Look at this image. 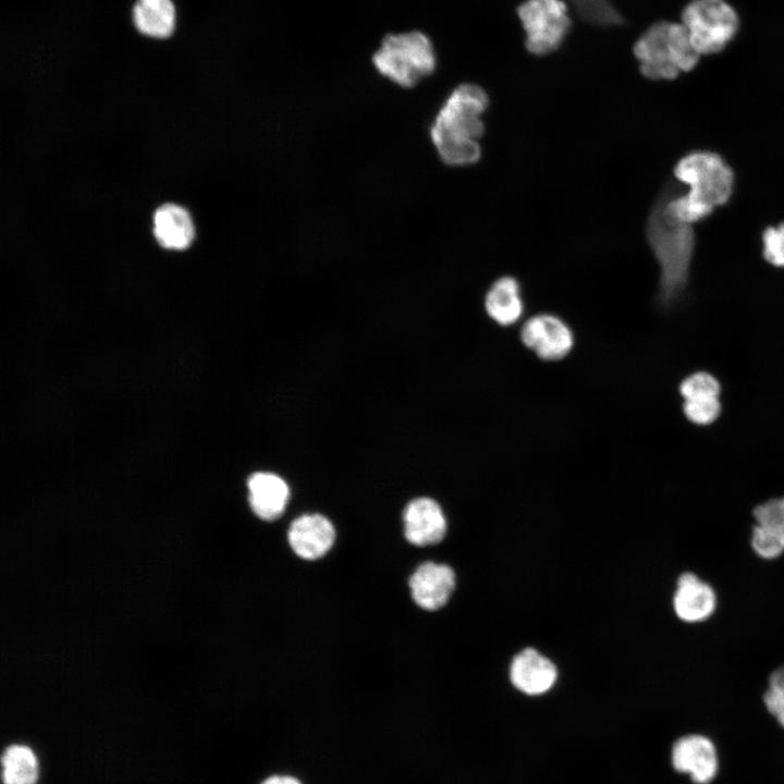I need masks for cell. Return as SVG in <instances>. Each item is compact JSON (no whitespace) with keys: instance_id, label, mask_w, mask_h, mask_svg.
Returning <instances> with one entry per match:
<instances>
[{"instance_id":"ffe728a7","label":"cell","mask_w":784,"mask_h":784,"mask_svg":"<svg viewBox=\"0 0 784 784\" xmlns=\"http://www.w3.org/2000/svg\"><path fill=\"white\" fill-rule=\"evenodd\" d=\"M38 763L33 750L23 745H12L2 755L3 784H35Z\"/></svg>"},{"instance_id":"ac0fdd59","label":"cell","mask_w":784,"mask_h":784,"mask_svg":"<svg viewBox=\"0 0 784 784\" xmlns=\"http://www.w3.org/2000/svg\"><path fill=\"white\" fill-rule=\"evenodd\" d=\"M483 307L491 320L502 327H509L520 320L525 304L522 286L514 277L498 278L488 289Z\"/></svg>"},{"instance_id":"603a6c76","label":"cell","mask_w":784,"mask_h":784,"mask_svg":"<svg viewBox=\"0 0 784 784\" xmlns=\"http://www.w3.org/2000/svg\"><path fill=\"white\" fill-rule=\"evenodd\" d=\"M721 408L719 396L685 400L683 404L686 418L699 426L710 425L716 420L721 414Z\"/></svg>"},{"instance_id":"5bb4252c","label":"cell","mask_w":784,"mask_h":784,"mask_svg":"<svg viewBox=\"0 0 784 784\" xmlns=\"http://www.w3.org/2000/svg\"><path fill=\"white\" fill-rule=\"evenodd\" d=\"M558 671L548 658L532 648L520 651L510 669L512 684L527 695L547 693L555 683Z\"/></svg>"},{"instance_id":"d6986e66","label":"cell","mask_w":784,"mask_h":784,"mask_svg":"<svg viewBox=\"0 0 784 784\" xmlns=\"http://www.w3.org/2000/svg\"><path fill=\"white\" fill-rule=\"evenodd\" d=\"M175 19L172 0H136L132 7L135 29L149 38H170L175 29Z\"/></svg>"},{"instance_id":"d4e9b609","label":"cell","mask_w":784,"mask_h":784,"mask_svg":"<svg viewBox=\"0 0 784 784\" xmlns=\"http://www.w3.org/2000/svg\"><path fill=\"white\" fill-rule=\"evenodd\" d=\"M762 246L765 261L774 267L784 268V222L763 231Z\"/></svg>"},{"instance_id":"2e32d148","label":"cell","mask_w":784,"mask_h":784,"mask_svg":"<svg viewBox=\"0 0 784 784\" xmlns=\"http://www.w3.org/2000/svg\"><path fill=\"white\" fill-rule=\"evenodd\" d=\"M152 233L158 244L171 250H184L195 237L189 212L182 206L167 203L159 206L152 217Z\"/></svg>"},{"instance_id":"5b68a950","label":"cell","mask_w":784,"mask_h":784,"mask_svg":"<svg viewBox=\"0 0 784 784\" xmlns=\"http://www.w3.org/2000/svg\"><path fill=\"white\" fill-rule=\"evenodd\" d=\"M371 62L384 78L403 88H412L433 74L438 58L431 38L418 29L384 36Z\"/></svg>"},{"instance_id":"4fadbf2b","label":"cell","mask_w":784,"mask_h":784,"mask_svg":"<svg viewBox=\"0 0 784 784\" xmlns=\"http://www.w3.org/2000/svg\"><path fill=\"white\" fill-rule=\"evenodd\" d=\"M756 526L751 544L758 555L774 559L784 552V498L771 499L754 509Z\"/></svg>"},{"instance_id":"30bf717a","label":"cell","mask_w":784,"mask_h":784,"mask_svg":"<svg viewBox=\"0 0 784 784\" xmlns=\"http://www.w3.org/2000/svg\"><path fill=\"white\" fill-rule=\"evenodd\" d=\"M414 602L421 609L436 611L445 605L455 586L453 569L445 564L425 562L409 578Z\"/></svg>"},{"instance_id":"9a60e30c","label":"cell","mask_w":784,"mask_h":784,"mask_svg":"<svg viewBox=\"0 0 784 784\" xmlns=\"http://www.w3.org/2000/svg\"><path fill=\"white\" fill-rule=\"evenodd\" d=\"M248 501L254 514L260 519H278L289 502L287 483L278 475L267 471L253 474L247 480Z\"/></svg>"},{"instance_id":"e0dca14e","label":"cell","mask_w":784,"mask_h":784,"mask_svg":"<svg viewBox=\"0 0 784 784\" xmlns=\"http://www.w3.org/2000/svg\"><path fill=\"white\" fill-rule=\"evenodd\" d=\"M715 593L711 586L693 573L678 577L674 596V610L677 616L689 623L708 618L715 609Z\"/></svg>"},{"instance_id":"44dd1931","label":"cell","mask_w":784,"mask_h":784,"mask_svg":"<svg viewBox=\"0 0 784 784\" xmlns=\"http://www.w3.org/2000/svg\"><path fill=\"white\" fill-rule=\"evenodd\" d=\"M578 16L598 27L618 26L624 17L611 0H569Z\"/></svg>"},{"instance_id":"52a82bcc","label":"cell","mask_w":784,"mask_h":784,"mask_svg":"<svg viewBox=\"0 0 784 784\" xmlns=\"http://www.w3.org/2000/svg\"><path fill=\"white\" fill-rule=\"evenodd\" d=\"M516 13L525 32V48L537 57L558 50L572 27L563 0H524Z\"/></svg>"},{"instance_id":"3957f363","label":"cell","mask_w":784,"mask_h":784,"mask_svg":"<svg viewBox=\"0 0 784 784\" xmlns=\"http://www.w3.org/2000/svg\"><path fill=\"white\" fill-rule=\"evenodd\" d=\"M646 234L660 267V303L671 305L688 283L696 247L694 228L691 224L669 220L663 213L661 195L648 217Z\"/></svg>"},{"instance_id":"277c9868","label":"cell","mask_w":784,"mask_h":784,"mask_svg":"<svg viewBox=\"0 0 784 784\" xmlns=\"http://www.w3.org/2000/svg\"><path fill=\"white\" fill-rule=\"evenodd\" d=\"M633 52L640 73L652 81H672L693 71L701 56L693 47L681 22L658 21L635 41Z\"/></svg>"},{"instance_id":"7402d4cb","label":"cell","mask_w":784,"mask_h":784,"mask_svg":"<svg viewBox=\"0 0 784 784\" xmlns=\"http://www.w3.org/2000/svg\"><path fill=\"white\" fill-rule=\"evenodd\" d=\"M679 392L684 400L719 396L721 384L713 375L698 371L687 376L681 382Z\"/></svg>"},{"instance_id":"9c48e42d","label":"cell","mask_w":784,"mask_h":784,"mask_svg":"<svg viewBox=\"0 0 784 784\" xmlns=\"http://www.w3.org/2000/svg\"><path fill=\"white\" fill-rule=\"evenodd\" d=\"M404 536L416 547L440 542L446 531V519L440 504L428 497L412 500L403 513Z\"/></svg>"},{"instance_id":"8992f818","label":"cell","mask_w":784,"mask_h":784,"mask_svg":"<svg viewBox=\"0 0 784 784\" xmlns=\"http://www.w3.org/2000/svg\"><path fill=\"white\" fill-rule=\"evenodd\" d=\"M679 16L700 56L722 52L740 29L739 13L727 0H690L683 7Z\"/></svg>"},{"instance_id":"7a4b0ae2","label":"cell","mask_w":784,"mask_h":784,"mask_svg":"<svg viewBox=\"0 0 784 784\" xmlns=\"http://www.w3.org/2000/svg\"><path fill=\"white\" fill-rule=\"evenodd\" d=\"M675 177L689 186L686 194L663 195V213L674 222L694 224L708 218L716 207L732 197L734 173L718 154L708 150L691 151L674 167Z\"/></svg>"},{"instance_id":"6da1fadb","label":"cell","mask_w":784,"mask_h":784,"mask_svg":"<svg viewBox=\"0 0 784 784\" xmlns=\"http://www.w3.org/2000/svg\"><path fill=\"white\" fill-rule=\"evenodd\" d=\"M488 107L487 91L474 83L460 84L446 96L429 126L430 140L443 163L465 167L479 161L485 133L481 115Z\"/></svg>"},{"instance_id":"ba28073f","label":"cell","mask_w":784,"mask_h":784,"mask_svg":"<svg viewBox=\"0 0 784 784\" xmlns=\"http://www.w3.org/2000/svg\"><path fill=\"white\" fill-rule=\"evenodd\" d=\"M519 338L525 347L546 362L566 357L575 344L571 327L559 316L541 313L524 321Z\"/></svg>"},{"instance_id":"7c38bea8","label":"cell","mask_w":784,"mask_h":784,"mask_svg":"<svg viewBox=\"0 0 784 784\" xmlns=\"http://www.w3.org/2000/svg\"><path fill=\"white\" fill-rule=\"evenodd\" d=\"M287 540L296 555L314 561L326 555L332 548L335 529L332 523L320 514H304L290 525Z\"/></svg>"},{"instance_id":"cb8c5ba5","label":"cell","mask_w":784,"mask_h":784,"mask_svg":"<svg viewBox=\"0 0 784 784\" xmlns=\"http://www.w3.org/2000/svg\"><path fill=\"white\" fill-rule=\"evenodd\" d=\"M768 711L784 727V666L776 669L770 676L769 689L763 696Z\"/></svg>"},{"instance_id":"8fae6325","label":"cell","mask_w":784,"mask_h":784,"mask_svg":"<svg viewBox=\"0 0 784 784\" xmlns=\"http://www.w3.org/2000/svg\"><path fill=\"white\" fill-rule=\"evenodd\" d=\"M672 764L676 771L689 773L696 784H708L718 771L715 747L705 736H684L673 746Z\"/></svg>"},{"instance_id":"484cf974","label":"cell","mask_w":784,"mask_h":784,"mask_svg":"<svg viewBox=\"0 0 784 784\" xmlns=\"http://www.w3.org/2000/svg\"><path fill=\"white\" fill-rule=\"evenodd\" d=\"M261 784H302L296 777L291 775H271Z\"/></svg>"}]
</instances>
